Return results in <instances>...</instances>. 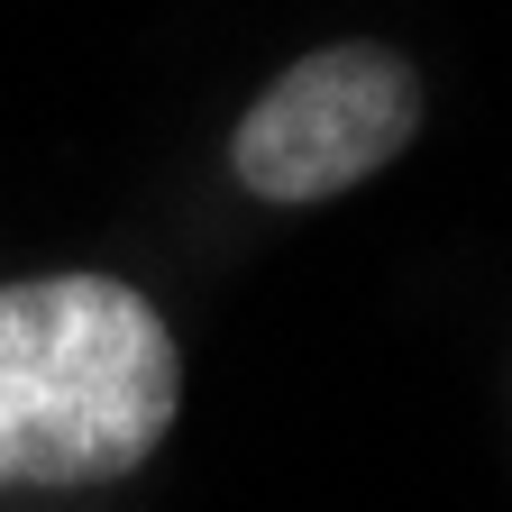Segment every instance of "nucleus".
<instances>
[{"instance_id": "obj_1", "label": "nucleus", "mask_w": 512, "mask_h": 512, "mask_svg": "<svg viewBox=\"0 0 512 512\" xmlns=\"http://www.w3.org/2000/svg\"><path fill=\"white\" fill-rule=\"evenodd\" d=\"M183 357L119 275L0 284V485H110L156 458Z\"/></svg>"}, {"instance_id": "obj_2", "label": "nucleus", "mask_w": 512, "mask_h": 512, "mask_svg": "<svg viewBox=\"0 0 512 512\" xmlns=\"http://www.w3.org/2000/svg\"><path fill=\"white\" fill-rule=\"evenodd\" d=\"M421 138V74L394 46H320L247 101L229 174L256 202H339L348 183L384 174Z\"/></svg>"}]
</instances>
